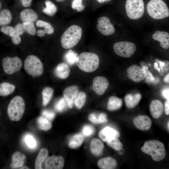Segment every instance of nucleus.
I'll return each instance as SVG.
<instances>
[{"mask_svg":"<svg viewBox=\"0 0 169 169\" xmlns=\"http://www.w3.org/2000/svg\"><path fill=\"white\" fill-rule=\"evenodd\" d=\"M120 135L119 131L109 126L104 128L99 133V138L106 142L113 139L118 138Z\"/></svg>","mask_w":169,"mask_h":169,"instance_id":"16","label":"nucleus"},{"mask_svg":"<svg viewBox=\"0 0 169 169\" xmlns=\"http://www.w3.org/2000/svg\"><path fill=\"white\" fill-rule=\"evenodd\" d=\"M77 54L71 50H69L65 54L64 58L66 61L70 65L76 63Z\"/></svg>","mask_w":169,"mask_h":169,"instance_id":"36","label":"nucleus"},{"mask_svg":"<svg viewBox=\"0 0 169 169\" xmlns=\"http://www.w3.org/2000/svg\"><path fill=\"white\" fill-rule=\"evenodd\" d=\"M98 165L101 169H114L117 166V162L112 157H105L99 160Z\"/></svg>","mask_w":169,"mask_h":169,"instance_id":"24","label":"nucleus"},{"mask_svg":"<svg viewBox=\"0 0 169 169\" xmlns=\"http://www.w3.org/2000/svg\"><path fill=\"white\" fill-rule=\"evenodd\" d=\"M95 132L94 127L89 125H85L82 129V132L84 135L86 136H88L93 134Z\"/></svg>","mask_w":169,"mask_h":169,"instance_id":"42","label":"nucleus"},{"mask_svg":"<svg viewBox=\"0 0 169 169\" xmlns=\"http://www.w3.org/2000/svg\"><path fill=\"white\" fill-rule=\"evenodd\" d=\"M106 143L109 146L116 151H119L123 147L122 144L117 138L113 139Z\"/></svg>","mask_w":169,"mask_h":169,"instance_id":"39","label":"nucleus"},{"mask_svg":"<svg viewBox=\"0 0 169 169\" xmlns=\"http://www.w3.org/2000/svg\"><path fill=\"white\" fill-rule=\"evenodd\" d=\"M24 67L26 72L33 77L39 76L44 72L42 62L37 57L34 55H29L26 58Z\"/></svg>","mask_w":169,"mask_h":169,"instance_id":"6","label":"nucleus"},{"mask_svg":"<svg viewBox=\"0 0 169 169\" xmlns=\"http://www.w3.org/2000/svg\"><path fill=\"white\" fill-rule=\"evenodd\" d=\"M53 89L50 87L44 88L42 92L43 105L46 106L51 100L54 93Z\"/></svg>","mask_w":169,"mask_h":169,"instance_id":"31","label":"nucleus"},{"mask_svg":"<svg viewBox=\"0 0 169 169\" xmlns=\"http://www.w3.org/2000/svg\"><path fill=\"white\" fill-rule=\"evenodd\" d=\"M133 122L136 128L142 131L149 130L152 124L151 119L148 116L145 115L137 116L134 118Z\"/></svg>","mask_w":169,"mask_h":169,"instance_id":"14","label":"nucleus"},{"mask_svg":"<svg viewBox=\"0 0 169 169\" xmlns=\"http://www.w3.org/2000/svg\"><path fill=\"white\" fill-rule=\"evenodd\" d=\"M84 139V135L83 133L78 132L73 136L69 140L68 145L72 149L77 148L82 144Z\"/></svg>","mask_w":169,"mask_h":169,"instance_id":"27","label":"nucleus"},{"mask_svg":"<svg viewBox=\"0 0 169 169\" xmlns=\"http://www.w3.org/2000/svg\"><path fill=\"white\" fill-rule=\"evenodd\" d=\"M82 30L79 26L72 25L68 27L61 37L60 42L64 49H70L77 44L81 38Z\"/></svg>","mask_w":169,"mask_h":169,"instance_id":"1","label":"nucleus"},{"mask_svg":"<svg viewBox=\"0 0 169 169\" xmlns=\"http://www.w3.org/2000/svg\"><path fill=\"white\" fill-rule=\"evenodd\" d=\"M2 65L4 72L11 74L20 70L22 66V62L18 57H7L3 59Z\"/></svg>","mask_w":169,"mask_h":169,"instance_id":"9","label":"nucleus"},{"mask_svg":"<svg viewBox=\"0 0 169 169\" xmlns=\"http://www.w3.org/2000/svg\"><path fill=\"white\" fill-rule=\"evenodd\" d=\"M70 72V70L69 65L64 63L58 64L54 70L56 76L62 79L67 78L69 76Z\"/></svg>","mask_w":169,"mask_h":169,"instance_id":"20","label":"nucleus"},{"mask_svg":"<svg viewBox=\"0 0 169 169\" xmlns=\"http://www.w3.org/2000/svg\"><path fill=\"white\" fill-rule=\"evenodd\" d=\"M144 153L151 156L152 159L156 161H161L166 156L165 149L164 144L156 140L146 141L141 147Z\"/></svg>","mask_w":169,"mask_h":169,"instance_id":"3","label":"nucleus"},{"mask_svg":"<svg viewBox=\"0 0 169 169\" xmlns=\"http://www.w3.org/2000/svg\"><path fill=\"white\" fill-rule=\"evenodd\" d=\"M146 74L145 78L146 82L149 84H155L157 83V79L154 77L149 71L146 69Z\"/></svg>","mask_w":169,"mask_h":169,"instance_id":"41","label":"nucleus"},{"mask_svg":"<svg viewBox=\"0 0 169 169\" xmlns=\"http://www.w3.org/2000/svg\"><path fill=\"white\" fill-rule=\"evenodd\" d=\"M36 25L38 27L44 28V31L48 34H51L54 32L53 27L49 23L44 21L40 20H37Z\"/></svg>","mask_w":169,"mask_h":169,"instance_id":"35","label":"nucleus"},{"mask_svg":"<svg viewBox=\"0 0 169 169\" xmlns=\"http://www.w3.org/2000/svg\"><path fill=\"white\" fill-rule=\"evenodd\" d=\"M97 28L98 31L103 35L109 36L113 34L115 32L113 25L111 23L109 18L106 16L102 17L97 20Z\"/></svg>","mask_w":169,"mask_h":169,"instance_id":"11","label":"nucleus"},{"mask_svg":"<svg viewBox=\"0 0 169 169\" xmlns=\"http://www.w3.org/2000/svg\"><path fill=\"white\" fill-rule=\"evenodd\" d=\"M0 31L4 34L10 36L12 38V41L14 44L17 45L21 42L20 35L15 27L10 26H4L1 27Z\"/></svg>","mask_w":169,"mask_h":169,"instance_id":"18","label":"nucleus"},{"mask_svg":"<svg viewBox=\"0 0 169 169\" xmlns=\"http://www.w3.org/2000/svg\"><path fill=\"white\" fill-rule=\"evenodd\" d=\"M86 95L84 92L79 91L78 92L74 100V104L78 109H80L84 105L86 100Z\"/></svg>","mask_w":169,"mask_h":169,"instance_id":"32","label":"nucleus"},{"mask_svg":"<svg viewBox=\"0 0 169 169\" xmlns=\"http://www.w3.org/2000/svg\"><path fill=\"white\" fill-rule=\"evenodd\" d=\"M67 103L64 97L60 98L56 103L54 106L55 110L59 112H61L67 108Z\"/></svg>","mask_w":169,"mask_h":169,"instance_id":"38","label":"nucleus"},{"mask_svg":"<svg viewBox=\"0 0 169 169\" xmlns=\"http://www.w3.org/2000/svg\"><path fill=\"white\" fill-rule=\"evenodd\" d=\"M37 122L39 128L41 130L47 131L50 129L52 124L49 120L43 116L38 117Z\"/></svg>","mask_w":169,"mask_h":169,"instance_id":"34","label":"nucleus"},{"mask_svg":"<svg viewBox=\"0 0 169 169\" xmlns=\"http://www.w3.org/2000/svg\"><path fill=\"white\" fill-rule=\"evenodd\" d=\"M162 96L166 99L169 98V87L163 89L161 92Z\"/></svg>","mask_w":169,"mask_h":169,"instance_id":"48","label":"nucleus"},{"mask_svg":"<svg viewBox=\"0 0 169 169\" xmlns=\"http://www.w3.org/2000/svg\"><path fill=\"white\" fill-rule=\"evenodd\" d=\"M88 119L93 123L100 124L99 121L98 116L97 117L96 115L94 113L91 114L89 115Z\"/></svg>","mask_w":169,"mask_h":169,"instance_id":"45","label":"nucleus"},{"mask_svg":"<svg viewBox=\"0 0 169 169\" xmlns=\"http://www.w3.org/2000/svg\"><path fill=\"white\" fill-rule=\"evenodd\" d=\"M168 128L169 129V122H168Z\"/></svg>","mask_w":169,"mask_h":169,"instance_id":"56","label":"nucleus"},{"mask_svg":"<svg viewBox=\"0 0 169 169\" xmlns=\"http://www.w3.org/2000/svg\"><path fill=\"white\" fill-rule=\"evenodd\" d=\"M25 140L26 144L29 147L33 148L36 146V141L32 136L27 135L25 137Z\"/></svg>","mask_w":169,"mask_h":169,"instance_id":"43","label":"nucleus"},{"mask_svg":"<svg viewBox=\"0 0 169 169\" xmlns=\"http://www.w3.org/2000/svg\"><path fill=\"white\" fill-rule=\"evenodd\" d=\"M15 28L20 35H22L24 33L23 29L22 24L19 23L17 24L15 26Z\"/></svg>","mask_w":169,"mask_h":169,"instance_id":"47","label":"nucleus"},{"mask_svg":"<svg viewBox=\"0 0 169 169\" xmlns=\"http://www.w3.org/2000/svg\"><path fill=\"white\" fill-rule=\"evenodd\" d=\"M48 154L47 149L42 148L39 151L35 163V168L36 169H41L42 164L46 158Z\"/></svg>","mask_w":169,"mask_h":169,"instance_id":"28","label":"nucleus"},{"mask_svg":"<svg viewBox=\"0 0 169 169\" xmlns=\"http://www.w3.org/2000/svg\"><path fill=\"white\" fill-rule=\"evenodd\" d=\"M46 33L45 32L44 30H39L37 31V35L40 37H44Z\"/></svg>","mask_w":169,"mask_h":169,"instance_id":"51","label":"nucleus"},{"mask_svg":"<svg viewBox=\"0 0 169 169\" xmlns=\"http://www.w3.org/2000/svg\"><path fill=\"white\" fill-rule=\"evenodd\" d=\"M125 8L127 16L131 19H137L141 17L144 11L143 0H126Z\"/></svg>","mask_w":169,"mask_h":169,"instance_id":"7","label":"nucleus"},{"mask_svg":"<svg viewBox=\"0 0 169 169\" xmlns=\"http://www.w3.org/2000/svg\"><path fill=\"white\" fill-rule=\"evenodd\" d=\"M20 18L23 22H34L38 18L36 12L31 9H26L23 10L20 14Z\"/></svg>","mask_w":169,"mask_h":169,"instance_id":"23","label":"nucleus"},{"mask_svg":"<svg viewBox=\"0 0 169 169\" xmlns=\"http://www.w3.org/2000/svg\"><path fill=\"white\" fill-rule=\"evenodd\" d=\"M55 0L58 2H61L63 1H64V0Z\"/></svg>","mask_w":169,"mask_h":169,"instance_id":"55","label":"nucleus"},{"mask_svg":"<svg viewBox=\"0 0 169 169\" xmlns=\"http://www.w3.org/2000/svg\"><path fill=\"white\" fill-rule=\"evenodd\" d=\"M42 114L44 117L50 121L53 120L55 116V114L54 112L52 111L47 110H44L42 111Z\"/></svg>","mask_w":169,"mask_h":169,"instance_id":"44","label":"nucleus"},{"mask_svg":"<svg viewBox=\"0 0 169 169\" xmlns=\"http://www.w3.org/2000/svg\"><path fill=\"white\" fill-rule=\"evenodd\" d=\"M164 112L166 115H169V98L166 99L165 102Z\"/></svg>","mask_w":169,"mask_h":169,"instance_id":"50","label":"nucleus"},{"mask_svg":"<svg viewBox=\"0 0 169 169\" xmlns=\"http://www.w3.org/2000/svg\"><path fill=\"white\" fill-rule=\"evenodd\" d=\"M106 115L104 113L100 114L98 116L99 121L100 123H105L107 121Z\"/></svg>","mask_w":169,"mask_h":169,"instance_id":"46","label":"nucleus"},{"mask_svg":"<svg viewBox=\"0 0 169 169\" xmlns=\"http://www.w3.org/2000/svg\"><path fill=\"white\" fill-rule=\"evenodd\" d=\"M98 2L100 3H102L104 2H108L111 0H97Z\"/></svg>","mask_w":169,"mask_h":169,"instance_id":"53","label":"nucleus"},{"mask_svg":"<svg viewBox=\"0 0 169 169\" xmlns=\"http://www.w3.org/2000/svg\"><path fill=\"white\" fill-rule=\"evenodd\" d=\"M104 148V144L99 139L95 138L91 140L90 149L94 155L96 156H100L102 153Z\"/></svg>","mask_w":169,"mask_h":169,"instance_id":"25","label":"nucleus"},{"mask_svg":"<svg viewBox=\"0 0 169 169\" xmlns=\"http://www.w3.org/2000/svg\"><path fill=\"white\" fill-rule=\"evenodd\" d=\"M100 60L96 54L87 52H83L77 57L76 62L77 66L82 70L88 73L93 72L97 69Z\"/></svg>","mask_w":169,"mask_h":169,"instance_id":"2","label":"nucleus"},{"mask_svg":"<svg viewBox=\"0 0 169 169\" xmlns=\"http://www.w3.org/2000/svg\"><path fill=\"white\" fill-rule=\"evenodd\" d=\"M12 19V15L10 11L7 9L2 10L0 12V25L4 26L9 24Z\"/></svg>","mask_w":169,"mask_h":169,"instance_id":"30","label":"nucleus"},{"mask_svg":"<svg viewBox=\"0 0 169 169\" xmlns=\"http://www.w3.org/2000/svg\"><path fill=\"white\" fill-rule=\"evenodd\" d=\"M83 0H74L72 2V7L76 9L78 12L82 11L84 9L85 6L82 3Z\"/></svg>","mask_w":169,"mask_h":169,"instance_id":"40","label":"nucleus"},{"mask_svg":"<svg viewBox=\"0 0 169 169\" xmlns=\"http://www.w3.org/2000/svg\"><path fill=\"white\" fill-rule=\"evenodd\" d=\"M147 12L155 19H162L169 16V10L166 3L161 0H151L146 7Z\"/></svg>","mask_w":169,"mask_h":169,"instance_id":"4","label":"nucleus"},{"mask_svg":"<svg viewBox=\"0 0 169 169\" xmlns=\"http://www.w3.org/2000/svg\"><path fill=\"white\" fill-rule=\"evenodd\" d=\"M114 52L119 56L129 58L134 54L136 51L135 44L128 41H120L116 43L113 46Z\"/></svg>","mask_w":169,"mask_h":169,"instance_id":"8","label":"nucleus"},{"mask_svg":"<svg viewBox=\"0 0 169 169\" xmlns=\"http://www.w3.org/2000/svg\"><path fill=\"white\" fill-rule=\"evenodd\" d=\"M32 0H20L22 5L24 7L30 6Z\"/></svg>","mask_w":169,"mask_h":169,"instance_id":"49","label":"nucleus"},{"mask_svg":"<svg viewBox=\"0 0 169 169\" xmlns=\"http://www.w3.org/2000/svg\"><path fill=\"white\" fill-rule=\"evenodd\" d=\"M64 159L60 156L53 155L46 160L45 166L46 169H61L63 167Z\"/></svg>","mask_w":169,"mask_h":169,"instance_id":"15","label":"nucleus"},{"mask_svg":"<svg viewBox=\"0 0 169 169\" xmlns=\"http://www.w3.org/2000/svg\"><path fill=\"white\" fill-rule=\"evenodd\" d=\"M22 25L24 33L26 32L31 35L36 34V28L33 22H23Z\"/></svg>","mask_w":169,"mask_h":169,"instance_id":"37","label":"nucleus"},{"mask_svg":"<svg viewBox=\"0 0 169 169\" xmlns=\"http://www.w3.org/2000/svg\"><path fill=\"white\" fill-rule=\"evenodd\" d=\"M141 98L140 93L127 94L124 97V100L126 107L132 109L136 106L139 103Z\"/></svg>","mask_w":169,"mask_h":169,"instance_id":"22","label":"nucleus"},{"mask_svg":"<svg viewBox=\"0 0 169 169\" xmlns=\"http://www.w3.org/2000/svg\"><path fill=\"white\" fill-rule=\"evenodd\" d=\"M78 86L74 85L67 87L63 91V97L66 100L69 108H71L74 99L79 92Z\"/></svg>","mask_w":169,"mask_h":169,"instance_id":"13","label":"nucleus"},{"mask_svg":"<svg viewBox=\"0 0 169 169\" xmlns=\"http://www.w3.org/2000/svg\"><path fill=\"white\" fill-rule=\"evenodd\" d=\"M152 38L160 43V45L164 49L169 47V33L166 32L156 31L152 35Z\"/></svg>","mask_w":169,"mask_h":169,"instance_id":"17","label":"nucleus"},{"mask_svg":"<svg viewBox=\"0 0 169 169\" xmlns=\"http://www.w3.org/2000/svg\"><path fill=\"white\" fill-rule=\"evenodd\" d=\"M25 103L20 96L14 97L10 102L7 108V114L12 121H18L22 117L25 110Z\"/></svg>","mask_w":169,"mask_h":169,"instance_id":"5","label":"nucleus"},{"mask_svg":"<svg viewBox=\"0 0 169 169\" xmlns=\"http://www.w3.org/2000/svg\"><path fill=\"white\" fill-rule=\"evenodd\" d=\"M20 169H29V168L26 166H23Z\"/></svg>","mask_w":169,"mask_h":169,"instance_id":"54","label":"nucleus"},{"mask_svg":"<svg viewBox=\"0 0 169 169\" xmlns=\"http://www.w3.org/2000/svg\"><path fill=\"white\" fill-rule=\"evenodd\" d=\"M122 105V100L115 96H111L108 99L107 109L110 111H113L120 109Z\"/></svg>","mask_w":169,"mask_h":169,"instance_id":"26","label":"nucleus"},{"mask_svg":"<svg viewBox=\"0 0 169 169\" xmlns=\"http://www.w3.org/2000/svg\"><path fill=\"white\" fill-rule=\"evenodd\" d=\"M46 8L42 10V12L49 16H53L57 12V8L56 5L49 0L45 1Z\"/></svg>","mask_w":169,"mask_h":169,"instance_id":"33","label":"nucleus"},{"mask_svg":"<svg viewBox=\"0 0 169 169\" xmlns=\"http://www.w3.org/2000/svg\"><path fill=\"white\" fill-rule=\"evenodd\" d=\"M127 76L130 79L136 82H139L145 79L146 76V69L134 64L127 69Z\"/></svg>","mask_w":169,"mask_h":169,"instance_id":"10","label":"nucleus"},{"mask_svg":"<svg viewBox=\"0 0 169 169\" xmlns=\"http://www.w3.org/2000/svg\"><path fill=\"white\" fill-rule=\"evenodd\" d=\"M109 85V81L105 77L97 76L93 79L92 89L98 95H101L107 90Z\"/></svg>","mask_w":169,"mask_h":169,"instance_id":"12","label":"nucleus"},{"mask_svg":"<svg viewBox=\"0 0 169 169\" xmlns=\"http://www.w3.org/2000/svg\"><path fill=\"white\" fill-rule=\"evenodd\" d=\"M163 110V105L160 100H156L151 101L150 105V111L154 118H159L162 115Z\"/></svg>","mask_w":169,"mask_h":169,"instance_id":"19","label":"nucleus"},{"mask_svg":"<svg viewBox=\"0 0 169 169\" xmlns=\"http://www.w3.org/2000/svg\"><path fill=\"white\" fill-rule=\"evenodd\" d=\"M15 86L8 82H3L0 84V95L6 96L12 94L15 89Z\"/></svg>","mask_w":169,"mask_h":169,"instance_id":"29","label":"nucleus"},{"mask_svg":"<svg viewBox=\"0 0 169 169\" xmlns=\"http://www.w3.org/2000/svg\"><path fill=\"white\" fill-rule=\"evenodd\" d=\"M25 156L19 151L14 152L12 155L10 167L12 169H20L24 163Z\"/></svg>","mask_w":169,"mask_h":169,"instance_id":"21","label":"nucleus"},{"mask_svg":"<svg viewBox=\"0 0 169 169\" xmlns=\"http://www.w3.org/2000/svg\"><path fill=\"white\" fill-rule=\"evenodd\" d=\"M163 81L165 83L169 84V73L165 76Z\"/></svg>","mask_w":169,"mask_h":169,"instance_id":"52","label":"nucleus"},{"mask_svg":"<svg viewBox=\"0 0 169 169\" xmlns=\"http://www.w3.org/2000/svg\"><path fill=\"white\" fill-rule=\"evenodd\" d=\"M1 3H0V8H1Z\"/></svg>","mask_w":169,"mask_h":169,"instance_id":"57","label":"nucleus"}]
</instances>
